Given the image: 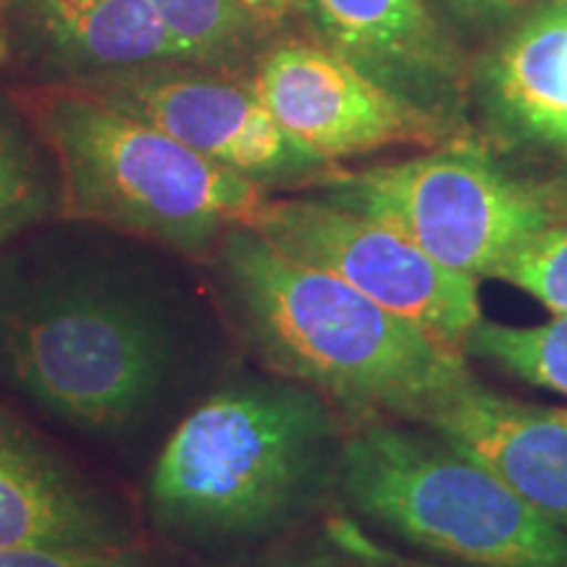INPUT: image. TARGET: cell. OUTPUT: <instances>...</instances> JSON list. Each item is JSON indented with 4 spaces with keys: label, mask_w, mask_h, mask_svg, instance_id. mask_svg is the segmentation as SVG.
Listing matches in <instances>:
<instances>
[{
    "label": "cell",
    "mask_w": 567,
    "mask_h": 567,
    "mask_svg": "<svg viewBox=\"0 0 567 567\" xmlns=\"http://www.w3.org/2000/svg\"><path fill=\"white\" fill-rule=\"evenodd\" d=\"M210 258L218 295L250 350L334 408L425 421L473 381L463 347L289 258L250 226L226 234Z\"/></svg>",
    "instance_id": "1"
},
{
    "label": "cell",
    "mask_w": 567,
    "mask_h": 567,
    "mask_svg": "<svg viewBox=\"0 0 567 567\" xmlns=\"http://www.w3.org/2000/svg\"><path fill=\"white\" fill-rule=\"evenodd\" d=\"M179 331L153 284L95 264H0V371L80 434L124 439L158 413Z\"/></svg>",
    "instance_id": "2"
},
{
    "label": "cell",
    "mask_w": 567,
    "mask_h": 567,
    "mask_svg": "<svg viewBox=\"0 0 567 567\" xmlns=\"http://www.w3.org/2000/svg\"><path fill=\"white\" fill-rule=\"evenodd\" d=\"M334 405L281 379H243L205 396L168 434L147 478L161 542L213 549L271 536L337 481Z\"/></svg>",
    "instance_id": "3"
},
{
    "label": "cell",
    "mask_w": 567,
    "mask_h": 567,
    "mask_svg": "<svg viewBox=\"0 0 567 567\" xmlns=\"http://www.w3.org/2000/svg\"><path fill=\"white\" fill-rule=\"evenodd\" d=\"M24 111L59 168V210L74 221L205 258L271 200L266 187L80 84L32 92Z\"/></svg>",
    "instance_id": "4"
},
{
    "label": "cell",
    "mask_w": 567,
    "mask_h": 567,
    "mask_svg": "<svg viewBox=\"0 0 567 567\" xmlns=\"http://www.w3.org/2000/svg\"><path fill=\"white\" fill-rule=\"evenodd\" d=\"M337 486L394 538L460 567H567V528L444 436L371 423L342 439Z\"/></svg>",
    "instance_id": "5"
},
{
    "label": "cell",
    "mask_w": 567,
    "mask_h": 567,
    "mask_svg": "<svg viewBox=\"0 0 567 567\" xmlns=\"http://www.w3.org/2000/svg\"><path fill=\"white\" fill-rule=\"evenodd\" d=\"M323 200L365 213L405 234L452 271L494 276L526 239L565 221L542 189L502 172L486 153L450 147L363 174L331 172Z\"/></svg>",
    "instance_id": "6"
},
{
    "label": "cell",
    "mask_w": 567,
    "mask_h": 567,
    "mask_svg": "<svg viewBox=\"0 0 567 567\" xmlns=\"http://www.w3.org/2000/svg\"><path fill=\"white\" fill-rule=\"evenodd\" d=\"M289 258L334 274L439 342L463 347L481 318L476 276L452 271L405 234L331 200H271L250 226Z\"/></svg>",
    "instance_id": "7"
},
{
    "label": "cell",
    "mask_w": 567,
    "mask_h": 567,
    "mask_svg": "<svg viewBox=\"0 0 567 567\" xmlns=\"http://www.w3.org/2000/svg\"><path fill=\"white\" fill-rule=\"evenodd\" d=\"M76 84L266 189L321 184L331 174L329 161L281 130L252 82L221 71L163 63Z\"/></svg>",
    "instance_id": "8"
},
{
    "label": "cell",
    "mask_w": 567,
    "mask_h": 567,
    "mask_svg": "<svg viewBox=\"0 0 567 567\" xmlns=\"http://www.w3.org/2000/svg\"><path fill=\"white\" fill-rule=\"evenodd\" d=\"M252 84L281 130L329 163L394 145H436L444 137L434 113L323 42L268 48Z\"/></svg>",
    "instance_id": "9"
},
{
    "label": "cell",
    "mask_w": 567,
    "mask_h": 567,
    "mask_svg": "<svg viewBox=\"0 0 567 567\" xmlns=\"http://www.w3.org/2000/svg\"><path fill=\"white\" fill-rule=\"evenodd\" d=\"M142 536L116 494L0 408V547L111 551Z\"/></svg>",
    "instance_id": "10"
},
{
    "label": "cell",
    "mask_w": 567,
    "mask_h": 567,
    "mask_svg": "<svg viewBox=\"0 0 567 567\" xmlns=\"http://www.w3.org/2000/svg\"><path fill=\"white\" fill-rule=\"evenodd\" d=\"M425 423L567 528V417L486 392L476 379Z\"/></svg>",
    "instance_id": "11"
},
{
    "label": "cell",
    "mask_w": 567,
    "mask_h": 567,
    "mask_svg": "<svg viewBox=\"0 0 567 567\" xmlns=\"http://www.w3.org/2000/svg\"><path fill=\"white\" fill-rule=\"evenodd\" d=\"M297 9L323 45L410 101L455 80L457 55L425 0H297Z\"/></svg>",
    "instance_id": "12"
},
{
    "label": "cell",
    "mask_w": 567,
    "mask_h": 567,
    "mask_svg": "<svg viewBox=\"0 0 567 567\" xmlns=\"http://www.w3.org/2000/svg\"><path fill=\"white\" fill-rule=\"evenodd\" d=\"M51 59L80 80L187 63L151 0H24Z\"/></svg>",
    "instance_id": "13"
},
{
    "label": "cell",
    "mask_w": 567,
    "mask_h": 567,
    "mask_svg": "<svg viewBox=\"0 0 567 567\" xmlns=\"http://www.w3.org/2000/svg\"><path fill=\"white\" fill-rule=\"evenodd\" d=\"M492 84L517 130L567 155V0L544 6L507 40Z\"/></svg>",
    "instance_id": "14"
},
{
    "label": "cell",
    "mask_w": 567,
    "mask_h": 567,
    "mask_svg": "<svg viewBox=\"0 0 567 567\" xmlns=\"http://www.w3.org/2000/svg\"><path fill=\"white\" fill-rule=\"evenodd\" d=\"M463 347L517 379L567 396V316L542 326H502L481 318Z\"/></svg>",
    "instance_id": "15"
},
{
    "label": "cell",
    "mask_w": 567,
    "mask_h": 567,
    "mask_svg": "<svg viewBox=\"0 0 567 567\" xmlns=\"http://www.w3.org/2000/svg\"><path fill=\"white\" fill-rule=\"evenodd\" d=\"M193 66H226L252 45L255 24L234 0H151Z\"/></svg>",
    "instance_id": "16"
},
{
    "label": "cell",
    "mask_w": 567,
    "mask_h": 567,
    "mask_svg": "<svg viewBox=\"0 0 567 567\" xmlns=\"http://www.w3.org/2000/svg\"><path fill=\"white\" fill-rule=\"evenodd\" d=\"M45 161L27 134L0 113V255L59 203Z\"/></svg>",
    "instance_id": "17"
},
{
    "label": "cell",
    "mask_w": 567,
    "mask_h": 567,
    "mask_svg": "<svg viewBox=\"0 0 567 567\" xmlns=\"http://www.w3.org/2000/svg\"><path fill=\"white\" fill-rule=\"evenodd\" d=\"M492 279L515 284L557 316H567V221L536 231L496 268Z\"/></svg>",
    "instance_id": "18"
},
{
    "label": "cell",
    "mask_w": 567,
    "mask_h": 567,
    "mask_svg": "<svg viewBox=\"0 0 567 567\" xmlns=\"http://www.w3.org/2000/svg\"><path fill=\"white\" fill-rule=\"evenodd\" d=\"M0 567H158V563L145 544L111 551L0 547Z\"/></svg>",
    "instance_id": "19"
},
{
    "label": "cell",
    "mask_w": 567,
    "mask_h": 567,
    "mask_svg": "<svg viewBox=\"0 0 567 567\" xmlns=\"http://www.w3.org/2000/svg\"><path fill=\"white\" fill-rule=\"evenodd\" d=\"M234 3L245 11L258 32L276 30L297 9V0H234Z\"/></svg>",
    "instance_id": "20"
},
{
    "label": "cell",
    "mask_w": 567,
    "mask_h": 567,
    "mask_svg": "<svg viewBox=\"0 0 567 567\" xmlns=\"http://www.w3.org/2000/svg\"><path fill=\"white\" fill-rule=\"evenodd\" d=\"M271 567H363V565H358V563H344V559L331 557V555H313V557L292 559V563L271 565Z\"/></svg>",
    "instance_id": "21"
},
{
    "label": "cell",
    "mask_w": 567,
    "mask_h": 567,
    "mask_svg": "<svg viewBox=\"0 0 567 567\" xmlns=\"http://www.w3.org/2000/svg\"><path fill=\"white\" fill-rule=\"evenodd\" d=\"M534 3H538V0H481V9L509 13V11L528 9V6H534Z\"/></svg>",
    "instance_id": "22"
},
{
    "label": "cell",
    "mask_w": 567,
    "mask_h": 567,
    "mask_svg": "<svg viewBox=\"0 0 567 567\" xmlns=\"http://www.w3.org/2000/svg\"><path fill=\"white\" fill-rule=\"evenodd\" d=\"M450 3L455 6L457 11H465V13L481 11V0H450Z\"/></svg>",
    "instance_id": "23"
},
{
    "label": "cell",
    "mask_w": 567,
    "mask_h": 567,
    "mask_svg": "<svg viewBox=\"0 0 567 567\" xmlns=\"http://www.w3.org/2000/svg\"><path fill=\"white\" fill-rule=\"evenodd\" d=\"M6 53V30H3V19H0V59Z\"/></svg>",
    "instance_id": "24"
}]
</instances>
